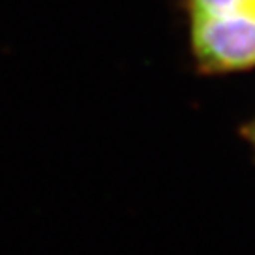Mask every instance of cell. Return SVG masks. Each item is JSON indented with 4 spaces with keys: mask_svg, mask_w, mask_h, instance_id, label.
Returning <instances> with one entry per match:
<instances>
[{
    "mask_svg": "<svg viewBox=\"0 0 255 255\" xmlns=\"http://www.w3.org/2000/svg\"><path fill=\"white\" fill-rule=\"evenodd\" d=\"M191 40L208 70L255 66V0L214 15H191Z\"/></svg>",
    "mask_w": 255,
    "mask_h": 255,
    "instance_id": "obj_1",
    "label": "cell"
},
{
    "mask_svg": "<svg viewBox=\"0 0 255 255\" xmlns=\"http://www.w3.org/2000/svg\"><path fill=\"white\" fill-rule=\"evenodd\" d=\"M250 136H252V140L255 142V125L252 128H250Z\"/></svg>",
    "mask_w": 255,
    "mask_h": 255,
    "instance_id": "obj_3",
    "label": "cell"
},
{
    "mask_svg": "<svg viewBox=\"0 0 255 255\" xmlns=\"http://www.w3.org/2000/svg\"><path fill=\"white\" fill-rule=\"evenodd\" d=\"M246 2L250 0H189V11L191 15H212L238 8Z\"/></svg>",
    "mask_w": 255,
    "mask_h": 255,
    "instance_id": "obj_2",
    "label": "cell"
}]
</instances>
